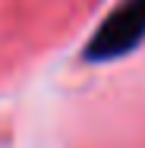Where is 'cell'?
<instances>
[{"label":"cell","instance_id":"1","mask_svg":"<svg viewBox=\"0 0 145 148\" xmlns=\"http://www.w3.org/2000/svg\"><path fill=\"white\" fill-rule=\"evenodd\" d=\"M145 41V0H120L104 16V22L88 38L85 54L88 63L120 60Z\"/></svg>","mask_w":145,"mask_h":148}]
</instances>
